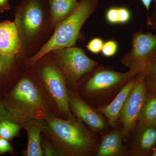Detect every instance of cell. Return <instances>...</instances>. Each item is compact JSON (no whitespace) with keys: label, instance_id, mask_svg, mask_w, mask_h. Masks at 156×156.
I'll use <instances>...</instances> for the list:
<instances>
[{"label":"cell","instance_id":"obj_20","mask_svg":"<svg viewBox=\"0 0 156 156\" xmlns=\"http://www.w3.org/2000/svg\"><path fill=\"white\" fill-rule=\"evenodd\" d=\"M144 73V83L148 92L156 94V61Z\"/></svg>","mask_w":156,"mask_h":156},{"label":"cell","instance_id":"obj_26","mask_svg":"<svg viewBox=\"0 0 156 156\" xmlns=\"http://www.w3.org/2000/svg\"><path fill=\"white\" fill-rule=\"evenodd\" d=\"M15 151L10 140L0 137V155L6 153L13 154Z\"/></svg>","mask_w":156,"mask_h":156},{"label":"cell","instance_id":"obj_33","mask_svg":"<svg viewBox=\"0 0 156 156\" xmlns=\"http://www.w3.org/2000/svg\"></svg>","mask_w":156,"mask_h":156},{"label":"cell","instance_id":"obj_28","mask_svg":"<svg viewBox=\"0 0 156 156\" xmlns=\"http://www.w3.org/2000/svg\"><path fill=\"white\" fill-rule=\"evenodd\" d=\"M147 25L156 33V5L154 6L153 11L150 15H147Z\"/></svg>","mask_w":156,"mask_h":156},{"label":"cell","instance_id":"obj_17","mask_svg":"<svg viewBox=\"0 0 156 156\" xmlns=\"http://www.w3.org/2000/svg\"><path fill=\"white\" fill-rule=\"evenodd\" d=\"M50 15L55 26L69 16L77 6L74 0H48Z\"/></svg>","mask_w":156,"mask_h":156},{"label":"cell","instance_id":"obj_24","mask_svg":"<svg viewBox=\"0 0 156 156\" xmlns=\"http://www.w3.org/2000/svg\"><path fill=\"white\" fill-rule=\"evenodd\" d=\"M119 24H125L131 21L132 14L131 10L125 6H118Z\"/></svg>","mask_w":156,"mask_h":156},{"label":"cell","instance_id":"obj_29","mask_svg":"<svg viewBox=\"0 0 156 156\" xmlns=\"http://www.w3.org/2000/svg\"><path fill=\"white\" fill-rule=\"evenodd\" d=\"M11 9L9 0H0V12L3 13Z\"/></svg>","mask_w":156,"mask_h":156},{"label":"cell","instance_id":"obj_5","mask_svg":"<svg viewBox=\"0 0 156 156\" xmlns=\"http://www.w3.org/2000/svg\"><path fill=\"white\" fill-rule=\"evenodd\" d=\"M99 0H80L72 14L55 27L52 36L38 52L27 60L25 66H30L42 56L56 49L76 45L82 27L97 9Z\"/></svg>","mask_w":156,"mask_h":156},{"label":"cell","instance_id":"obj_27","mask_svg":"<svg viewBox=\"0 0 156 156\" xmlns=\"http://www.w3.org/2000/svg\"><path fill=\"white\" fill-rule=\"evenodd\" d=\"M5 120H10L16 122L0 99V122Z\"/></svg>","mask_w":156,"mask_h":156},{"label":"cell","instance_id":"obj_31","mask_svg":"<svg viewBox=\"0 0 156 156\" xmlns=\"http://www.w3.org/2000/svg\"><path fill=\"white\" fill-rule=\"evenodd\" d=\"M149 156H156V144L153 149L152 150Z\"/></svg>","mask_w":156,"mask_h":156},{"label":"cell","instance_id":"obj_30","mask_svg":"<svg viewBox=\"0 0 156 156\" xmlns=\"http://www.w3.org/2000/svg\"><path fill=\"white\" fill-rule=\"evenodd\" d=\"M140 1L147 11V15L149 14L152 3L154 2V5H156V0H140Z\"/></svg>","mask_w":156,"mask_h":156},{"label":"cell","instance_id":"obj_2","mask_svg":"<svg viewBox=\"0 0 156 156\" xmlns=\"http://www.w3.org/2000/svg\"><path fill=\"white\" fill-rule=\"evenodd\" d=\"M14 15L20 41V54L25 62L49 41L56 26L48 0H22L14 9Z\"/></svg>","mask_w":156,"mask_h":156},{"label":"cell","instance_id":"obj_3","mask_svg":"<svg viewBox=\"0 0 156 156\" xmlns=\"http://www.w3.org/2000/svg\"><path fill=\"white\" fill-rule=\"evenodd\" d=\"M43 133L51 140L59 156H95L99 144L95 134L77 118L56 116L44 120Z\"/></svg>","mask_w":156,"mask_h":156},{"label":"cell","instance_id":"obj_21","mask_svg":"<svg viewBox=\"0 0 156 156\" xmlns=\"http://www.w3.org/2000/svg\"><path fill=\"white\" fill-rule=\"evenodd\" d=\"M41 147L45 156H59L56 147L51 140L42 133L41 135Z\"/></svg>","mask_w":156,"mask_h":156},{"label":"cell","instance_id":"obj_10","mask_svg":"<svg viewBox=\"0 0 156 156\" xmlns=\"http://www.w3.org/2000/svg\"><path fill=\"white\" fill-rule=\"evenodd\" d=\"M69 105L74 115L81 120L93 134L102 133L107 128V122L94 108L83 100L73 89H69Z\"/></svg>","mask_w":156,"mask_h":156},{"label":"cell","instance_id":"obj_9","mask_svg":"<svg viewBox=\"0 0 156 156\" xmlns=\"http://www.w3.org/2000/svg\"><path fill=\"white\" fill-rule=\"evenodd\" d=\"M147 95L144 73H140L136 76L135 85L129 93L120 114L119 120L122 124V135L124 142L128 140L136 126Z\"/></svg>","mask_w":156,"mask_h":156},{"label":"cell","instance_id":"obj_7","mask_svg":"<svg viewBox=\"0 0 156 156\" xmlns=\"http://www.w3.org/2000/svg\"><path fill=\"white\" fill-rule=\"evenodd\" d=\"M51 52L65 78L69 89H74L81 78L98 64L88 57L82 48L75 46Z\"/></svg>","mask_w":156,"mask_h":156},{"label":"cell","instance_id":"obj_4","mask_svg":"<svg viewBox=\"0 0 156 156\" xmlns=\"http://www.w3.org/2000/svg\"><path fill=\"white\" fill-rule=\"evenodd\" d=\"M138 74L132 69L119 72L111 67L98 64L72 89L89 105L98 108L109 103L126 83Z\"/></svg>","mask_w":156,"mask_h":156},{"label":"cell","instance_id":"obj_16","mask_svg":"<svg viewBox=\"0 0 156 156\" xmlns=\"http://www.w3.org/2000/svg\"><path fill=\"white\" fill-rule=\"evenodd\" d=\"M44 120H33L22 126L27 134V146L23 151L25 156H44L41 147V134L44 129Z\"/></svg>","mask_w":156,"mask_h":156},{"label":"cell","instance_id":"obj_8","mask_svg":"<svg viewBox=\"0 0 156 156\" xmlns=\"http://www.w3.org/2000/svg\"><path fill=\"white\" fill-rule=\"evenodd\" d=\"M120 62L129 69L139 73L146 71L156 61V33L142 30L132 35L131 48L125 53Z\"/></svg>","mask_w":156,"mask_h":156},{"label":"cell","instance_id":"obj_15","mask_svg":"<svg viewBox=\"0 0 156 156\" xmlns=\"http://www.w3.org/2000/svg\"><path fill=\"white\" fill-rule=\"evenodd\" d=\"M20 44L18 32L14 21L0 22V53L6 56L19 54Z\"/></svg>","mask_w":156,"mask_h":156},{"label":"cell","instance_id":"obj_32","mask_svg":"<svg viewBox=\"0 0 156 156\" xmlns=\"http://www.w3.org/2000/svg\"><path fill=\"white\" fill-rule=\"evenodd\" d=\"M74 1H79V0H74Z\"/></svg>","mask_w":156,"mask_h":156},{"label":"cell","instance_id":"obj_19","mask_svg":"<svg viewBox=\"0 0 156 156\" xmlns=\"http://www.w3.org/2000/svg\"><path fill=\"white\" fill-rule=\"evenodd\" d=\"M21 126L19 123L10 120L0 122V137L11 140L18 136Z\"/></svg>","mask_w":156,"mask_h":156},{"label":"cell","instance_id":"obj_18","mask_svg":"<svg viewBox=\"0 0 156 156\" xmlns=\"http://www.w3.org/2000/svg\"><path fill=\"white\" fill-rule=\"evenodd\" d=\"M137 122L156 126V94L147 91V95Z\"/></svg>","mask_w":156,"mask_h":156},{"label":"cell","instance_id":"obj_11","mask_svg":"<svg viewBox=\"0 0 156 156\" xmlns=\"http://www.w3.org/2000/svg\"><path fill=\"white\" fill-rule=\"evenodd\" d=\"M130 136L128 154L133 156H149L156 144V127L137 122Z\"/></svg>","mask_w":156,"mask_h":156},{"label":"cell","instance_id":"obj_22","mask_svg":"<svg viewBox=\"0 0 156 156\" xmlns=\"http://www.w3.org/2000/svg\"><path fill=\"white\" fill-rule=\"evenodd\" d=\"M119 50V45L115 41L108 40L104 43L101 53L107 58L112 57L116 54Z\"/></svg>","mask_w":156,"mask_h":156},{"label":"cell","instance_id":"obj_6","mask_svg":"<svg viewBox=\"0 0 156 156\" xmlns=\"http://www.w3.org/2000/svg\"><path fill=\"white\" fill-rule=\"evenodd\" d=\"M30 66L54 104L58 116L67 119H76L69 107L66 80L54 60L52 52L42 56Z\"/></svg>","mask_w":156,"mask_h":156},{"label":"cell","instance_id":"obj_13","mask_svg":"<svg viewBox=\"0 0 156 156\" xmlns=\"http://www.w3.org/2000/svg\"><path fill=\"white\" fill-rule=\"evenodd\" d=\"M136 76L128 81L115 97L105 106L95 108L99 113L105 117L107 122L112 128L116 127L120 112L129 93L136 83Z\"/></svg>","mask_w":156,"mask_h":156},{"label":"cell","instance_id":"obj_14","mask_svg":"<svg viewBox=\"0 0 156 156\" xmlns=\"http://www.w3.org/2000/svg\"><path fill=\"white\" fill-rule=\"evenodd\" d=\"M123 142L122 129L117 126L103 134L99 142L95 156H126L128 152Z\"/></svg>","mask_w":156,"mask_h":156},{"label":"cell","instance_id":"obj_23","mask_svg":"<svg viewBox=\"0 0 156 156\" xmlns=\"http://www.w3.org/2000/svg\"><path fill=\"white\" fill-rule=\"evenodd\" d=\"M104 42L101 38L98 37L93 38L88 42L86 48L88 51L93 54H99L101 53Z\"/></svg>","mask_w":156,"mask_h":156},{"label":"cell","instance_id":"obj_12","mask_svg":"<svg viewBox=\"0 0 156 156\" xmlns=\"http://www.w3.org/2000/svg\"><path fill=\"white\" fill-rule=\"evenodd\" d=\"M24 62L25 60L20 53L9 56L0 53V98L17 82Z\"/></svg>","mask_w":156,"mask_h":156},{"label":"cell","instance_id":"obj_1","mask_svg":"<svg viewBox=\"0 0 156 156\" xmlns=\"http://www.w3.org/2000/svg\"><path fill=\"white\" fill-rule=\"evenodd\" d=\"M0 99L21 127L31 120L58 116L54 104L31 66H24L17 82Z\"/></svg>","mask_w":156,"mask_h":156},{"label":"cell","instance_id":"obj_25","mask_svg":"<svg viewBox=\"0 0 156 156\" xmlns=\"http://www.w3.org/2000/svg\"><path fill=\"white\" fill-rule=\"evenodd\" d=\"M105 18L107 22L112 25L119 24L118 6L110 7L106 10Z\"/></svg>","mask_w":156,"mask_h":156}]
</instances>
